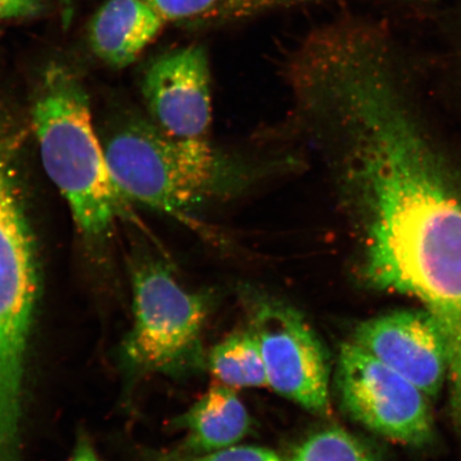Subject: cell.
<instances>
[{"label":"cell","mask_w":461,"mask_h":461,"mask_svg":"<svg viewBox=\"0 0 461 461\" xmlns=\"http://www.w3.org/2000/svg\"><path fill=\"white\" fill-rule=\"evenodd\" d=\"M113 180L126 201L180 219L192 226L193 212L212 202L247 193L278 163L229 154L209 140H176L148 117L129 114L101 137Z\"/></svg>","instance_id":"6da1fadb"},{"label":"cell","mask_w":461,"mask_h":461,"mask_svg":"<svg viewBox=\"0 0 461 461\" xmlns=\"http://www.w3.org/2000/svg\"><path fill=\"white\" fill-rule=\"evenodd\" d=\"M32 125L45 172L67 202L78 233L90 245L105 244L128 201L108 169L89 96L68 68L51 67L45 73Z\"/></svg>","instance_id":"7a4b0ae2"},{"label":"cell","mask_w":461,"mask_h":461,"mask_svg":"<svg viewBox=\"0 0 461 461\" xmlns=\"http://www.w3.org/2000/svg\"><path fill=\"white\" fill-rule=\"evenodd\" d=\"M132 327L123 345L132 371L181 375L203 366L209 301L184 287L163 259L142 255L131 269Z\"/></svg>","instance_id":"3957f363"},{"label":"cell","mask_w":461,"mask_h":461,"mask_svg":"<svg viewBox=\"0 0 461 461\" xmlns=\"http://www.w3.org/2000/svg\"><path fill=\"white\" fill-rule=\"evenodd\" d=\"M336 380L346 412L365 428L411 447L434 439L429 397L353 341L339 349Z\"/></svg>","instance_id":"277c9868"},{"label":"cell","mask_w":461,"mask_h":461,"mask_svg":"<svg viewBox=\"0 0 461 461\" xmlns=\"http://www.w3.org/2000/svg\"><path fill=\"white\" fill-rule=\"evenodd\" d=\"M251 330L261 348L268 387L310 412L328 416L330 363L304 317L285 303L252 296Z\"/></svg>","instance_id":"5b68a950"},{"label":"cell","mask_w":461,"mask_h":461,"mask_svg":"<svg viewBox=\"0 0 461 461\" xmlns=\"http://www.w3.org/2000/svg\"><path fill=\"white\" fill-rule=\"evenodd\" d=\"M148 118L176 140H204L212 124L209 56L194 44L160 55L142 82Z\"/></svg>","instance_id":"8992f818"},{"label":"cell","mask_w":461,"mask_h":461,"mask_svg":"<svg viewBox=\"0 0 461 461\" xmlns=\"http://www.w3.org/2000/svg\"><path fill=\"white\" fill-rule=\"evenodd\" d=\"M353 342L402 375L429 399H435L447 384L445 342L424 309L394 311L363 321L356 328Z\"/></svg>","instance_id":"52a82bcc"},{"label":"cell","mask_w":461,"mask_h":461,"mask_svg":"<svg viewBox=\"0 0 461 461\" xmlns=\"http://www.w3.org/2000/svg\"><path fill=\"white\" fill-rule=\"evenodd\" d=\"M165 25L144 0H108L92 17L89 44L106 65L123 68L137 60Z\"/></svg>","instance_id":"ba28073f"},{"label":"cell","mask_w":461,"mask_h":461,"mask_svg":"<svg viewBox=\"0 0 461 461\" xmlns=\"http://www.w3.org/2000/svg\"><path fill=\"white\" fill-rule=\"evenodd\" d=\"M186 430L183 452L205 454L238 446L251 428L249 412L233 388L214 385L178 420Z\"/></svg>","instance_id":"9c48e42d"},{"label":"cell","mask_w":461,"mask_h":461,"mask_svg":"<svg viewBox=\"0 0 461 461\" xmlns=\"http://www.w3.org/2000/svg\"><path fill=\"white\" fill-rule=\"evenodd\" d=\"M206 366L230 388H261L268 385L267 368L255 332L230 334L207 356Z\"/></svg>","instance_id":"30bf717a"},{"label":"cell","mask_w":461,"mask_h":461,"mask_svg":"<svg viewBox=\"0 0 461 461\" xmlns=\"http://www.w3.org/2000/svg\"><path fill=\"white\" fill-rule=\"evenodd\" d=\"M290 461H379L365 442L341 429H327L305 439Z\"/></svg>","instance_id":"8fae6325"},{"label":"cell","mask_w":461,"mask_h":461,"mask_svg":"<svg viewBox=\"0 0 461 461\" xmlns=\"http://www.w3.org/2000/svg\"><path fill=\"white\" fill-rule=\"evenodd\" d=\"M151 461H285L272 449L261 447L234 446L221 451L193 454L187 452L152 453Z\"/></svg>","instance_id":"7c38bea8"},{"label":"cell","mask_w":461,"mask_h":461,"mask_svg":"<svg viewBox=\"0 0 461 461\" xmlns=\"http://www.w3.org/2000/svg\"><path fill=\"white\" fill-rule=\"evenodd\" d=\"M167 23L201 19L221 0H144Z\"/></svg>","instance_id":"4fadbf2b"},{"label":"cell","mask_w":461,"mask_h":461,"mask_svg":"<svg viewBox=\"0 0 461 461\" xmlns=\"http://www.w3.org/2000/svg\"><path fill=\"white\" fill-rule=\"evenodd\" d=\"M42 9V5L32 0H0V20H17L34 16Z\"/></svg>","instance_id":"5bb4252c"},{"label":"cell","mask_w":461,"mask_h":461,"mask_svg":"<svg viewBox=\"0 0 461 461\" xmlns=\"http://www.w3.org/2000/svg\"><path fill=\"white\" fill-rule=\"evenodd\" d=\"M70 461H100L88 438L80 437Z\"/></svg>","instance_id":"9a60e30c"},{"label":"cell","mask_w":461,"mask_h":461,"mask_svg":"<svg viewBox=\"0 0 461 461\" xmlns=\"http://www.w3.org/2000/svg\"><path fill=\"white\" fill-rule=\"evenodd\" d=\"M59 2L62 5L63 24L68 26L70 24L73 15L72 0H59Z\"/></svg>","instance_id":"2e32d148"},{"label":"cell","mask_w":461,"mask_h":461,"mask_svg":"<svg viewBox=\"0 0 461 461\" xmlns=\"http://www.w3.org/2000/svg\"><path fill=\"white\" fill-rule=\"evenodd\" d=\"M284 2L287 5H297V4L316 2V0H284Z\"/></svg>","instance_id":"e0dca14e"},{"label":"cell","mask_w":461,"mask_h":461,"mask_svg":"<svg viewBox=\"0 0 461 461\" xmlns=\"http://www.w3.org/2000/svg\"><path fill=\"white\" fill-rule=\"evenodd\" d=\"M32 2H34V3H37V4L42 5L43 0H32Z\"/></svg>","instance_id":"ac0fdd59"}]
</instances>
